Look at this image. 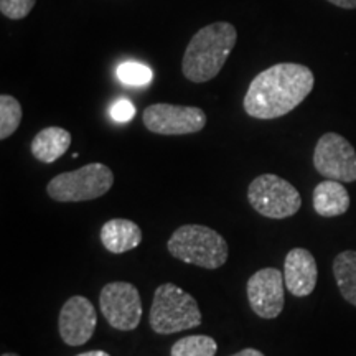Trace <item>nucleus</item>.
Masks as SVG:
<instances>
[{"instance_id":"ddd939ff","label":"nucleus","mask_w":356,"mask_h":356,"mask_svg":"<svg viewBox=\"0 0 356 356\" xmlns=\"http://www.w3.org/2000/svg\"><path fill=\"white\" fill-rule=\"evenodd\" d=\"M99 238L102 246L109 252L124 254L142 243V229L131 220L115 218L102 225Z\"/></svg>"},{"instance_id":"6e6552de","label":"nucleus","mask_w":356,"mask_h":356,"mask_svg":"<svg viewBox=\"0 0 356 356\" xmlns=\"http://www.w3.org/2000/svg\"><path fill=\"white\" fill-rule=\"evenodd\" d=\"M314 167L328 180H356V150L343 136L327 132L320 137L314 152Z\"/></svg>"},{"instance_id":"393cba45","label":"nucleus","mask_w":356,"mask_h":356,"mask_svg":"<svg viewBox=\"0 0 356 356\" xmlns=\"http://www.w3.org/2000/svg\"><path fill=\"white\" fill-rule=\"evenodd\" d=\"M2 356H19L17 353H3Z\"/></svg>"},{"instance_id":"b1692460","label":"nucleus","mask_w":356,"mask_h":356,"mask_svg":"<svg viewBox=\"0 0 356 356\" xmlns=\"http://www.w3.org/2000/svg\"><path fill=\"white\" fill-rule=\"evenodd\" d=\"M76 356H111V355L102 350H92V351H86V353H79Z\"/></svg>"},{"instance_id":"423d86ee","label":"nucleus","mask_w":356,"mask_h":356,"mask_svg":"<svg viewBox=\"0 0 356 356\" xmlns=\"http://www.w3.org/2000/svg\"><path fill=\"white\" fill-rule=\"evenodd\" d=\"M248 200L254 211L270 220L291 218L302 207L300 193L296 186L274 173L256 177L248 188Z\"/></svg>"},{"instance_id":"dca6fc26","label":"nucleus","mask_w":356,"mask_h":356,"mask_svg":"<svg viewBox=\"0 0 356 356\" xmlns=\"http://www.w3.org/2000/svg\"><path fill=\"white\" fill-rule=\"evenodd\" d=\"M333 275L343 299L356 307V251H343L335 257Z\"/></svg>"},{"instance_id":"4468645a","label":"nucleus","mask_w":356,"mask_h":356,"mask_svg":"<svg viewBox=\"0 0 356 356\" xmlns=\"http://www.w3.org/2000/svg\"><path fill=\"white\" fill-rule=\"evenodd\" d=\"M348 190L338 180H323L314 190V210L323 218L341 216L350 208Z\"/></svg>"},{"instance_id":"412c9836","label":"nucleus","mask_w":356,"mask_h":356,"mask_svg":"<svg viewBox=\"0 0 356 356\" xmlns=\"http://www.w3.org/2000/svg\"><path fill=\"white\" fill-rule=\"evenodd\" d=\"M136 115V108L129 99H118L111 108V118L115 122H129Z\"/></svg>"},{"instance_id":"20e7f679","label":"nucleus","mask_w":356,"mask_h":356,"mask_svg":"<svg viewBox=\"0 0 356 356\" xmlns=\"http://www.w3.org/2000/svg\"><path fill=\"white\" fill-rule=\"evenodd\" d=\"M150 328L159 335L191 330L202 325V312L197 300L175 284L157 287L150 307Z\"/></svg>"},{"instance_id":"7ed1b4c3","label":"nucleus","mask_w":356,"mask_h":356,"mask_svg":"<svg viewBox=\"0 0 356 356\" xmlns=\"http://www.w3.org/2000/svg\"><path fill=\"white\" fill-rule=\"evenodd\" d=\"M168 252L178 261L204 269H218L228 261V243L218 231L202 225H184L173 231Z\"/></svg>"},{"instance_id":"9b49d317","label":"nucleus","mask_w":356,"mask_h":356,"mask_svg":"<svg viewBox=\"0 0 356 356\" xmlns=\"http://www.w3.org/2000/svg\"><path fill=\"white\" fill-rule=\"evenodd\" d=\"M97 315L95 305L83 296H73L61 307L58 330L68 346H81L91 340L96 330Z\"/></svg>"},{"instance_id":"0eeeda50","label":"nucleus","mask_w":356,"mask_h":356,"mask_svg":"<svg viewBox=\"0 0 356 356\" xmlns=\"http://www.w3.org/2000/svg\"><path fill=\"white\" fill-rule=\"evenodd\" d=\"M99 309L111 327L121 332L136 330L142 320V300L131 282H109L99 293Z\"/></svg>"},{"instance_id":"aec40b11","label":"nucleus","mask_w":356,"mask_h":356,"mask_svg":"<svg viewBox=\"0 0 356 356\" xmlns=\"http://www.w3.org/2000/svg\"><path fill=\"white\" fill-rule=\"evenodd\" d=\"M37 0H0V12L10 20H22L33 10Z\"/></svg>"},{"instance_id":"f8f14e48","label":"nucleus","mask_w":356,"mask_h":356,"mask_svg":"<svg viewBox=\"0 0 356 356\" xmlns=\"http://www.w3.org/2000/svg\"><path fill=\"white\" fill-rule=\"evenodd\" d=\"M318 269L315 257L304 248L289 251L284 261V280L289 292L296 297H307L317 286Z\"/></svg>"},{"instance_id":"1a4fd4ad","label":"nucleus","mask_w":356,"mask_h":356,"mask_svg":"<svg viewBox=\"0 0 356 356\" xmlns=\"http://www.w3.org/2000/svg\"><path fill=\"white\" fill-rule=\"evenodd\" d=\"M144 126L159 136H186L200 132L207 126V114L195 106L152 104L142 114Z\"/></svg>"},{"instance_id":"f03ea898","label":"nucleus","mask_w":356,"mask_h":356,"mask_svg":"<svg viewBox=\"0 0 356 356\" xmlns=\"http://www.w3.org/2000/svg\"><path fill=\"white\" fill-rule=\"evenodd\" d=\"M238 32L228 22H216L198 30L186 47L181 71L191 83H207L218 76L233 51Z\"/></svg>"},{"instance_id":"4be33fe9","label":"nucleus","mask_w":356,"mask_h":356,"mask_svg":"<svg viewBox=\"0 0 356 356\" xmlns=\"http://www.w3.org/2000/svg\"><path fill=\"white\" fill-rule=\"evenodd\" d=\"M340 8H356V0H327Z\"/></svg>"},{"instance_id":"f257e3e1","label":"nucleus","mask_w":356,"mask_h":356,"mask_svg":"<svg viewBox=\"0 0 356 356\" xmlns=\"http://www.w3.org/2000/svg\"><path fill=\"white\" fill-rule=\"evenodd\" d=\"M310 68L299 63H279L261 71L249 84L243 106L254 119H277L297 108L314 89Z\"/></svg>"},{"instance_id":"a211bd4d","label":"nucleus","mask_w":356,"mask_h":356,"mask_svg":"<svg viewBox=\"0 0 356 356\" xmlns=\"http://www.w3.org/2000/svg\"><path fill=\"white\" fill-rule=\"evenodd\" d=\"M22 122V106L13 96H0V139L6 140Z\"/></svg>"},{"instance_id":"2eb2a0df","label":"nucleus","mask_w":356,"mask_h":356,"mask_svg":"<svg viewBox=\"0 0 356 356\" xmlns=\"http://www.w3.org/2000/svg\"><path fill=\"white\" fill-rule=\"evenodd\" d=\"M71 145V134L63 127H47L40 131L32 140V155L38 162L53 163L56 162L61 155Z\"/></svg>"},{"instance_id":"39448f33","label":"nucleus","mask_w":356,"mask_h":356,"mask_svg":"<svg viewBox=\"0 0 356 356\" xmlns=\"http://www.w3.org/2000/svg\"><path fill=\"white\" fill-rule=\"evenodd\" d=\"M113 184V170L104 163L95 162L51 178L47 185V193L60 203L89 202L108 193Z\"/></svg>"},{"instance_id":"9d476101","label":"nucleus","mask_w":356,"mask_h":356,"mask_svg":"<svg viewBox=\"0 0 356 356\" xmlns=\"http://www.w3.org/2000/svg\"><path fill=\"white\" fill-rule=\"evenodd\" d=\"M284 274L275 267L257 270L248 280V300L257 317L273 320L279 317L286 304Z\"/></svg>"},{"instance_id":"f3484780","label":"nucleus","mask_w":356,"mask_h":356,"mask_svg":"<svg viewBox=\"0 0 356 356\" xmlns=\"http://www.w3.org/2000/svg\"><path fill=\"white\" fill-rule=\"evenodd\" d=\"M218 345L215 338L207 335L184 337L172 346L170 356H215Z\"/></svg>"},{"instance_id":"5701e85b","label":"nucleus","mask_w":356,"mask_h":356,"mask_svg":"<svg viewBox=\"0 0 356 356\" xmlns=\"http://www.w3.org/2000/svg\"><path fill=\"white\" fill-rule=\"evenodd\" d=\"M231 356H266L262 351L256 350V348H244L241 351H238V353L231 355Z\"/></svg>"},{"instance_id":"6ab92c4d","label":"nucleus","mask_w":356,"mask_h":356,"mask_svg":"<svg viewBox=\"0 0 356 356\" xmlns=\"http://www.w3.org/2000/svg\"><path fill=\"white\" fill-rule=\"evenodd\" d=\"M119 81L127 84V86H147L150 81H152L154 73L149 66L136 63V61H126L119 66L118 71Z\"/></svg>"}]
</instances>
